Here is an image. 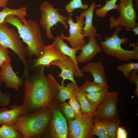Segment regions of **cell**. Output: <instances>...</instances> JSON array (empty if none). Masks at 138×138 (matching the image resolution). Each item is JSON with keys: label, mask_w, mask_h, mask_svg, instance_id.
Wrapping results in <instances>:
<instances>
[{"label": "cell", "mask_w": 138, "mask_h": 138, "mask_svg": "<svg viewBox=\"0 0 138 138\" xmlns=\"http://www.w3.org/2000/svg\"><path fill=\"white\" fill-rule=\"evenodd\" d=\"M44 65L39 66L25 80L24 95L22 105L26 114L41 108H50L53 100L59 91L53 75L44 73Z\"/></svg>", "instance_id": "1"}, {"label": "cell", "mask_w": 138, "mask_h": 138, "mask_svg": "<svg viewBox=\"0 0 138 138\" xmlns=\"http://www.w3.org/2000/svg\"><path fill=\"white\" fill-rule=\"evenodd\" d=\"M24 24L18 17L9 15L5 18L4 23H9L17 29L19 37L27 45L29 56L32 59L33 55L38 57L43 54L45 45L42 38L41 31L37 21L26 20Z\"/></svg>", "instance_id": "2"}, {"label": "cell", "mask_w": 138, "mask_h": 138, "mask_svg": "<svg viewBox=\"0 0 138 138\" xmlns=\"http://www.w3.org/2000/svg\"><path fill=\"white\" fill-rule=\"evenodd\" d=\"M52 113L50 108H45L28 114L20 115L14 126L23 138L40 137L47 131Z\"/></svg>", "instance_id": "3"}, {"label": "cell", "mask_w": 138, "mask_h": 138, "mask_svg": "<svg viewBox=\"0 0 138 138\" xmlns=\"http://www.w3.org/2000/svg\"><path fill=\"white\" fill-rule=\"evenodd\" d=\"M114 28V31L110 37L106 38L104 41L100 40V44L101 49L106 55L122 61L138 60V46L130 43L129 46L133 47V50L128 51L123 49L121 47V44H126L129 39L125 37L119 38L118 34L122 29L119 26Z\"/></svg>", "instance_id": "4"}, {"label": "cell", "mask_w": 138, "mask_h": 138, "mask_svg": "<svg viewBox=\"0 0 138 138\" xmlns=\"http://www.w3.org/2000/svg\"><path fill=\"white\" fill-rule=\"evenodd\" d=\"M16 31L10 28L7 24H0V45L13 50L22 62L24 68L23 75L26 77L30 75L29 62L30 59L27 49L23 45Z\"/></svg>", "instance_id": "5"}, {"label": "cell", "mask_w": 138, "mask_h": 138, "mask_svg": "<svg viewBox=\"0 0 138 138\" xmlns=\"http://www.w3.org/2000/svg\"><path fill=\"white\" fill-rule=\"evenodd\" d=\"M39 9L41 14L39 22L42 29L45 31L47 38H54L51 29L54 25L57 26L58 22L63 25L65 29L68 28L66 22L68 21V17L59 13V9L54 8L53 5L46 2L41 4Z\"/></svg>", "instance_id": "6"}, {"label": "cell", "mask_w": 138, "mask_h": 138, "mask_svg": "<svg viewBox=\"0 0 138 138\" xmlns=\"http://www.w3.org/2000/svg\"><path fill=\"white\" fill-rule=\"evenodd\" d=\"M133 0H120L118 10L120 16L116 19L113 17H110V28L111 29L119 25L134 29L138 26L136 22L137 16L134 9Z\"/></svg>", "instance_id": "7"}, {"label": "cell", "mask_w": 138, "mask_h": 138, "mask_svg": "<svg viewBox=\"0 0 138 138\" xmlns=\"http://www.w3.org/2000/svg\"><path fill=\"white\" fill-rule=\"evenodd\" d=\"M95 114H82L80 119L68 121V136L71 138H92L94 136L91 131L94 126Z\"/></svg>", "instance_id": "8"}, {"label": "cell", "mask_w": 138, "mask_h": 138, "mask_svg": "<svg viewBox=\"0 0 138 138\" xmlns=\"http://www.w3.org/2000/svg\"><path fill=\"white\" fill-rule=\"evenodd\" d=\"M118 93L110 92L109 96L96 110L94 118L101 121L119 119L117 105Z\"/></svg>", "instance_id": "9"}, {"label": "cell", "mask_w": 138, "mask_h": 138, "mask_svg": "<svg viewBox=\"0 0 138 138\" xmlns=\"http://www.w3.org/2000/svg\"><path fill=\"white\" fill-rule=\"evenodd\" d=\"M76 22H74L73 18L71 16L68 17L67 23L69 25V35L68 37L62 36L63 40H65L69 42L72 48H81L86 44L82 33V29L85 25L84 18L81 16H75Z\"/></svg>", "instance_id": "10"}, {"label": "cell", "mask_w": 138, "mask_h": 138, "mask_svg": "<svg viewBox=\"0 0 138 138\" xmlns=\"http://www.w3.org/2000/svg\"><path fill=\"white\" fill-rule=\"evenodd\" d=\"M54 65L59 67L61 72L58 75L57 78L61 77L62 79L61 85L64 86V82L68 79L71 81L74 85L75 88L78 86L75 81L74 76L76 77H82L84 76L82 70L78 69L73 61L68 57L62 60H58L52 62L49 64V66Z\"/></svg>", "instance_id": "11"}, {"label": "cell", "mask_w": 138, "mask_h": 138, "mask_svg": "<svg viewBox=\"0 0 138 138\" xmlns=\"http://www.w3.org/2000/svg\"><path fill=\"white\" fill-rule=\"evenodd\" d=\"M50 109L53 118L49 124L50 135L55 138H67L68 131L66 119L59 108L52 105Z\"/></svg>", "instance_id": "12"}, {"label": "cell", "mask_w": 138, "mask_h": 138, "mask_svg": "<svg viewBox=\"0 0 138 138\" xmlns=\"http://www.w3.org/2000/svg\"><path fill=\"white\" fill-rule=\"evenodd\" d=\"M66 55L60 53L51 44L45 46L43 54L40 57L35 59H31L29 61L30 71H32L37 66L41 65H45L47 68L52 61L62 60L66 57Z\"/></svg>", "instance_id": "13"}, {"label": "cell", "mask_w": 138, "mask_h": 138, "mask_svg": "<svg viewBox=\"0 0 138 138\" xmlns=\"http://www.w3.org/2000/svg\"><path fill=\"white\" fill-rule=\"evenodd\" d=\"M23 76L20 77L13 71L10 61L4 63L0 72V79L5 83L6 88L17 90L22 84Z\"/></svg>", "instance_id": "14"}, {"label": "cell", "mask_w": 138, "mask_h": 138, "mask_svg": "<svg viewBox=\"0 0 138 138\" xmlns=\"http://www.w3.org/2000/svg\"><path fill=\"white\" fill-rule=\"evenodd\" d=\"M95 37L92 35L88 37V43L81 48V52L76 57L78 62L82 63L88 62L101 51V47L98 43Z\"/></svg>", "instance_id": "15"}, {"label": "cell", "mask_w": 138, "mask_h": 138, "mask_svg": "<svg viewBox=\"0 0 138 138\" xmlns=\"http://www.w3.org/2000/svg\"><path fill=\"white\" fill-rule=\"evenodd\" d=\"M101 6V4H96L93 1L89 8L81 12L80 15L85 18L84 27L82 28V33L84 38L94 35L100 40L101 36L97 34V29L93 24V18L94 9L96 7H100Z\"/></svg>", "instance_id": "16"}, {"label": "cell", "mask_w": 138, "mask_h": 138, "mask_svg": "<svg viewBox=\"0 0 138 138\" xmlns=\"http://www.w3.org/2000/svg\"><path fill=\"white\" fill-rule=\"evenodd\" d=\"M10 108L9 110L4 107L0 108V125L14 126L19 116L24 114L22 105H12Z\"/></svg>", "instance_id": "17"}, {"label": "cell", "mask_w": 138, "mask_h": 138, "mask_svg": "<svg viewBox=\"0 0 138 138\" xmlns=\"http://www.w3.org/2000/svg\"><path fill=\"white\" fill-rule=\"evenodd\" d=\"M82 71L83 73H90L94 78V83L108 85L106 78L105 68L101 62H89L84 66Z\"/></svg>", "instance_id": "18"}, {"label": "cell", "mask_w": 138, "mask_h": 138, "mask_svg": "<svg viewBox=\"0 0 138 138\" xmlns=\"http://www.w3.org/2000/svg\"><path fill=\"white\" fill-rule=\"evenodd\" d=\"M52 44L54 48L62 54L67 55L71 58L74 62L77 68H79L78 62L77 61L76 54L77 52L80 50L78 48L74 49L69 47L65 42L62 36H58L56 37Z\"/></svg>", "instance_id": "19"}, {"label": "cell", "mask_w": 138, "mask_h": 138, "mask_svg": "<svg viewBox=\"0 0 138 138\" xmlns=\"http://www.w3.org/2000/svg\"><path fill=\"white\" fill-rule=\"evenodd\" d=\"M73 94L80 104V112L82 114L88 116L95 114L96 109L86 100L84 91L80 89L78 86L75 88Z\"/></svg>", "instance_id": "20"}, {"label": "cell", "mask_w": 138, "mask_h": 138, "mask_svg": "<svg viewBox=\"0 0 138 138\" xmlns=\"http://www.w3.org/2000/svg\"><path fill=\"white\" fill-rule=\"evenodd\" d=\"M110 94L108 89H106L91 93L85 92V96L88 102L96 109Z\"/></svg>", "instance_id": "21"}, {"label": "cell", "mask_w": 138, "mask_h": 138, "mask_svg": "<svg viewBox=\"0 0 138 138\" xmlns=\"http://www.w3.org/2000/svg\"><path fill=\"white\" fill-rule=\"evenodd\" d=\"M9 15H13L19 18L24 24H26L25 17L27 16L26 9L23 7L17 9H13L5 7L0 12V24L4 23L5 17Z\"/></svg>", "instance_id": "22"}, {"label": "cell", "mask_w": 138, "mask_h": 138, "mask_svg": "<svg viewBox=\"0 0 138 138\" xmlns=\"http://www.w3.org/2000/svg\"><path fill=\"white\" fill-rule=\"evenodd\" d=\"M55 83L59 91L57 96L59 101L62 103L66 100L70 99L75 88L74 84L70 83L64 87L59 84L56 80Z\"/></svg>", "instance_id": "23"}, {"label": "cell", "mask_w": 138, "mask_h": 138, "mask_svg": "<svg viewBox=\"0 0 138 138\" xmlns=\"http://www.w3.org/2000/svg\"><path fill=\"white\" fill-rule=\"evenodd\" d=\"M94 126L91 131L93 135L99 138H108L106 121H101L94 118Z\"/></svg>", "instance_id": "24"}, {"label": "cell", "mask_w": 138, "mask_h": 138, "mask_svg": "<svg viewBox=\"0 0 138 138\" xmlns=\"http://www.w3.org/2000/svg\"><path fill=\"white\" fill-rule=\"evenodd\" d=\"M0 138H23L14 126L3 125L0 127Z\"/></svg>", "instance_id": "25"}, {"label": "cell", "mask_w": 138, "mask_h": 138, "mask_svg": "<svg viewBox=\"0 0 138 138\" xmlns=\"http://www.w3.org/2000/svg\"><path fill=\"white\" fill-rule=\"evenodd\" d=\"M79 88L87 93L96 92L106 89H109L108 85H105L92 82L86 80Z\"/></svg>", "instance_id": "26"}, {"label": "cell", "mask_w": 138, "mask_h": 138, "mask_svg": "<svg viewBox=\"0 0 138 138\" xmlns=\"http://www.w3.org/2000/svg\"><path fill=\"white\" fill-rule=\"evenodd\" d=\"M118 0H109L105 1L106 4L102 7H99L96 10V14L98 17L103 18L107 15V13L112 10H118V5L116 3Z\"/></svg>", "instance_id": "27"}, {"label": "cell", "mask_w": 138, "mask_h": 138, "mask_svg": "<svg viewBox=\"0 0 138 138\" xmlns=\"http://www.w3.org/2000/svg\"><path fill=\"white\" fill-rule=\"evenodd\" d=\"M116 69L121 71L125 77L128 79L130 74L133 70H138V63L129 62L122 63L118 65Z\"/></svg>", "instance_id": "28"}, {"label": "cell", "mask_w": 138, "mask_h": 138, "mask_svg": "<svg viewBox=\"0 0 138 138\" xmlns=\"http://www.w3.org/2000/svg\"><path fill=\"white\" fill-rule=\"evenodd\" d=\"M119 119L106 121L107 129L108 138H116V133L120 123Z\"/></svg>", "instance_id": "29"}, {"label": "cell", "mask_w": 138, "mask_h": 138, "mask_svg": "<svg viewBox=\"0 0 138 138\" xmlns=\"http://www.w3.org/2000/svg\"><path fill=\"white\" fill-rule=\"evenodd\" d=\"M60 109L68 121L76 118L75 111L72 106L68 103L62 102L60 105Z\"/></svg>", "instance_id": "30"}, {"label": "cell", "mask_w": 138, "mask_h": 138, "mask_svg": "<svg viewBox=\"0 0 138 138\" xmlns=\"http://www.w3.org/2000/svg\"><path fill=\"white\" fill-rule=\"evenodd\" d=\"M88 7L87 4H83L82 0H72L66 5L65 9L68 13H71L76 9L80 8L85 10Z\"/></svg>", "instance_id": "31"}, {"label": "cell", "mask_w": 138, "mask_h": 138, "mask_svg": "<svg viewBox=\"0 0 138 138\" xmlns=\"http://www.w3.org/2000/svg\"><path fill=\"white\" fill-rule=\"evenodd\" d=\"M68 103L72 106L75 111V119H80L82 116L80 112V106L73 94L71 95Z\"/></svg>", "instance_id": "32"}, {"label": "cell", "mask_w": 138, "mask_h": 138, "mask_svg": "<svg viewBox=\"0 0 138 138\" xmlns=\"http://www.w3.org/2000/svg\"><path fill=\"white\" fill-rule=\"evenodd\" d=\"M9 54L7 48L0 45V68L4 63L10 61Z\"/></svg>", "instance_id": "33"}, {"label": "cell", "mask_w": 138, "mask_h": 138, "mask_svg": "<svg viewBox=\"0 0 138 138\" xmlns=\"http://www.w3.org/2000/svg\"><path fill=\"white\" fill-rule=\"evenodd\" d=\"M138 70H133L131 72L129 78L131 84L134 83L136 86L133 94L138 97Z\"/></svg>", "instance_id": "34"}, {"label": "cell", "mask_w": 138, "mask_h": 138, "mask_svg": "<svg viewBox=\"0 0 138 138\" xmlns=\"http://www.w3.org/2000/svg\"><path fill=\"white\" fill-rule=\"evenodd\" d=\"M2 83L0 79V83ZM10 102V94L9 93H3L0 89V106H7Z\"/></svg>", "instance_id": "35"}, {"label": "cell", "mask_w": 138, "mask_h": 138, "mask_svg": "<svg viewBox=\"0 0 138 138\" xmlns=\"http://www.w3.org/2000/svg\"><path fill=\"white\" fill-rule=\"evenodd\" d=\"M127 137V133L125 129L119 126L116 133V138H126Z\"/></svg>", "instance_id": "36"}, {"label": "cell", "mask_w": 138, "mask_h": 138, "mask_svg": "<svg viewBox=\"0 0 138 138\" xmlns=\"http://www.w3.org/2000/svg\"><path fill=\"white\" fill-rule=\"evenodd\" d=\"M9 0H0V7H6Z\"/></svg>", "instance_id": "37"}, {"label": "cell", "mask_w": 138, "mask_h": 138, "mask_svg": "<svg viewBox=\"0 0 138 138\" xmlns=\"http://www.w3.org/2000/svg\"><path fill=\"white\" fill-rule=\"evenodd\" d=\"M127 30L131 31H133L134 32V34L136 35H138V26H137L136 27L132 29H130L129 28H125Z\"/></svg>", "instance_id": "38"}, {"label": "cell", "mask_w": 138, "mask_h": 138, "mask_svg": "<svg viewBox=\"0 0 138 138\" xmlns=\"http://www.w3.org/2000/svg\"><path fill=\"white\" fill-rule=\"evenodd\" d=\"M135 8L138 11V0H135Z\"/></svg>", "instance_id": "39"}]
</instances>
